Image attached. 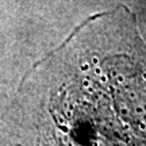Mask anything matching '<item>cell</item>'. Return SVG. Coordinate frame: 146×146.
I'll use <instances>...</instances> for the list:
<instances>
[{"label":"cell","instance_id":"obj_1","mask_svg":"<svg viewBox=\"0 0 146 146\" xmlns=\"http://www.w3.org/2000/svg\"><path fill=\"white\" fill-rule=\"evenodd\" d=\"M33 80V146H146V43L127 7L91 18Z\"/></svg>","mask_w":146,"mask_h":146}]
</instances>
